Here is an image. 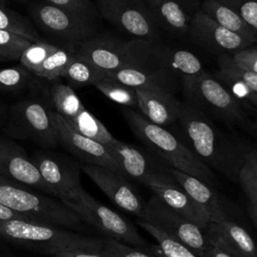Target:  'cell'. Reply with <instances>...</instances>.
<instances>
[{
    "instance_id": "19",
    "label": "cell",
    "mask_w": 257,
    "mask_h": 257,
    "mask_svg": "<svg viewBox=\"0 0 257 257\" xmlns=\"http://www.w3.org/2000/svg\"><path fill=\"white\" fill-rule=\"evenodd\" d=\"M204 231L210 244L237 257H257V245L253 237L237 220L209 222Z\"/></svg>"
},
{
    "instance_id": "12",
    "label": "cell",
    "mask_w": 257,
    "mask_h": 257,
    "mask_svg": "<svg viewBox=\"0 0 257 257\" xmlns=\"http://www.w3.org/2000/svg\"><path fill=\"white\" fill-rule=\"evenodd\" d=\"M112 157L118 162L125 176L148 187L180 186L168 173L165 166H161L144 150L113 139L105 146Z\"/></svg>"
},
{
    "instance_id": "20",
    "label": "cell",
    "mask_w": 257,
    "mask_h": 257,
    "mask_svg": "<svg viewBox=\"0 0 257 257\" xmlns=\"http://www.w3.org/2000/svg\"><path fill=\"white\" fill-rule=\"evenodd\" d=\"M136 92L138 107L141 113L150 121L164 127L177 121L182 101H179L172 91L137 88Z\"/></svg>"
},
{
    "instance_id": "45",
    "label": "cell",
    "mask_w": 257,
    "mask_h": 257,
    "mask_svg": "<svg viewBox=\"0 0 257 257\" xmlns=\"http://www.w3.org/2000/svg\"><path fill=\"white\" fill-rule=\"evenodd\" d=\"M8 115V106L0 99V130L4 126Z\"/></svg>"
},
{
    "instance_id": "14",
    "label": "cell",
    "mask_w": 257,
    "mask_h": 257,
    "mask_svg": "<svg viewBox=\"0 0 257 257\" xmlns=\"http://www.w3.org/2000/svg\"><path fill=\"white\" fill-rule=\"evenodd\" d=\"M81 171L121 210L145 220L147 202L127 178L105 167L82 164Z\"/></svg>"
},
{
    "instance_id": "8",
    "label": "cell",
    "mask_w": 257,
    "mask_h": 257,
    "mask_svg": "<svg viewBox=\"0 0 257 257\" xmlns=\"http://www.w3.org/2000/svg\"><path fill=\"white\" fill-rule=\"evenodd\" d=\"M61 202L82 221L100 232L103 237L112 238L140 249H149L152 246L143 239L134 223L95 200L82 187Z\"/></svg>"
},
{
    "instance_id": "47",
    "label": "cell",
    "mask_w": 257,
    "mask_h": 257,
    "mask_svg": "<svg viewBox=\"0 0 257 257\" xmlns=\"http://www.w3.org/2000/svg\"><path fill=\"white\" fill-rule=\"evenodd\" d=\"M0 257H14V255L10 252V250L7 247L0 244Z\"/></svg>"
},
{
    "instance_id": "41",
    "label": "cell",
    "mask_w": 257,
    "mask_h": 257,
    "mask_svg": "<svg viewBox=\"0 0 257 257\" xmlns=\"http://www.w3.org/2000/svg\"><path fill=\"white\" fill-rule=\"evenodd\" d=\"M229 56L239 66L257 73V49L246 47Z\"/></svg>"
},
{
    "instance_id": "25",
    "label": "cell",
    "mask_w": 257,
    "mask_h": 257,
    "mask_svg": "<svg viewBox=\"0 0 257 257\" xmlns=\"http://www.w3.org/2000/svg\"><path fill=\"white\" fill-rule=\"evenodd\" d=\"M201 11L224 28L236 33L250 44L257 41L256 34L231 8L217 0H203Z\"/></svg>"
},
{
    "instance_id": "48",
    "label": "cell",
    "mask_w": 257,
    "mask_h": 257,
    "mask_svg": "<svg viewBox=\"0 0 257 257\" xmlns=\"http://www.w3.org/2000/svg\"><path fill=\"white\" fill-rule=\"evenodd\" d=\"M247 102L250 103L251 105H253L255 108H257V92L252 91V92L250 93V95L248 96Z\"/></svg>"
},
{
    "instance_id": "1",
    "label": "cell",
    "mask_w": 257,
    "mask_h": 257,
    "mask_svg": "<svg viewBox=\"0 0 257 257\" xmlns=\"http://www.w3.org/2000/svg\"><path fill=\"white\" fill-rule=\"evenodd\" d=\"M177 137L206 166L237 181L247 150L223 135L211 119L187 101L181 102L177 121Z\"/></svg>"
},
{
    "instance_id": "27",
    "label": "cell",
    "mask_w": 257,
    "mask_h": 257,
    "mask_svg": "<svg viewBox=\"0 0 257 257\" xmlns=\"http://www.w3.org/2000/svg\"><path fill=\"white\" fill-rule=\"evenodd\" d=\"M218 79L223 83H238L244 87L257 92V73L239 66L228 54H223L218 60Z\"/></svg>"
},
{
    "instance_id": "16",
    "label": "cell",
    "mask_w": 257,
    "mask_h": 257,
    "mask_svg": "<svg viewBox=\"0 0 257 257\" xmlns=\"http://www.w3.org/2000/svg\"><path fill=\"white\" fill-rule=\"evenodd\" d=\"M166 169L180 187L205 211L210 222L235 220L238 215L235 206L213 186L168 165Z\"/></svg>"
},
{
    "instance_id": "3",
    "label": "cell",
    "mask_w": 257,
    "mask_h": 257,
    "mask_svg": "<svg viewBox=\"0 0 257 257\" xmlns=\"http://www.w3.org/2000/svg\"><path fill=\"white\" fill-rule=\"evenodd\" d=\"M0 239L48 255L73 249L103 250V238L18 219L0 222Z\"/></svg>"
},
{
    "instance_id": "30",
    "label": "cell",
    "mask_w": 257,
    "mask_h": 257,
    "mask_svg": "<svg viewBox=\"0 0 257 257\" xmlns=\"http://www.w3.org/2000/svg\"><path fill=\"white\" fill-rule=\"evenodd\" d=\"M93 86H95L102 94L113 102H116L124 107H138V96L136 89L121 83L107 74L97 80Z\"/></svg>"
},
{
    "instance_id": "29",
    "label": "cell",
    "mask_w": 257,
    "mask_h": 257,
    "mask_svg": "<svg viewBox=\"0 0 257 257\" xmlns=\"http://www.w3.org/2000/svg\"><path fill=\"white\" fill-rule=\"evenodd\" d=\"M136 223L154 237L165 257H203L185 244L170 237L165 232L161 231L147 221L138 219Z\"/></svg>"
},
{
    "instance_id": "22",
    "label": "cell",
    "mask_w": 257,
    "mask_h": 257,
    "mask_svg": "<svg viewBox=\"0 0 257 257\" xmlns=\"http://www.w3.org/2000/svg\"><path fill=\"white\" fill-rule=\"evenodd\" d=\"M150 190L169 207L202 229L210 222L205 211L180 186L152 187Z\"/></svg>"
},
{
    "instance_id": "2",
    "label": "cell",
    "mask_w": 257,
    "mask_h": 257,
    "mask_svg": "<svg viewBox=\"0 0 257 257\" xmlns=\"http://www.w3.org/2000/svg\"><path fill=\"white\" fill-rule=\"evenodd\" d=\"M122 115L133 134L168 166L194 176L211 186L217 184L213 171L206 166L182 141L166 127L158 125L131 107L122 108Z\"/></svg>"
},
{
    "instance_id": "18",
    "label": "cell",
    "mask_w": 257,
    "mask_h": 257,
    "mask_svg": "<svg viewBox=\"0 0 257 257\" xmlns=\"http://www.w3.org/2000/svg\"><path fill=\"white\" fill-rule=\"evenodd\" d=\"M188 33L196 43L218 53H234L251 45L236 33L215 22L201 10H198L190 19Z\"/></svg>"
},
{
    "instance_id": "40",
    "label": "cell",
    "mask_w": 257,
    "mask_h": 257,
    "mask_svg": "<svg viewBox=\"0 0 257 257\" xmlns=\"http://www.w3.org/2000/svg\"><path fill=\"white\" fill-rule=\"evenodd\" d=\"M54 6L62 8L64 10L83 15L92 19L98 17L99 13L96 5L91 0H43Z\"/></svg>"
},
{
    "instance_id": "7",
    "label": "cell",
    "mask_w": 257,
    "mask_h": 257,
    "mask_svg": "<svg viewBox=\"0 0 257 257\" xmlns=\"http://www.w3.org/2000/svg\"><path fill=\"white\" fill-rule=\"evenodd\" d=\"M186 101L206 115L230 126L245 125L247 118L242 103L216 77L207 72L182 79Z\"/></svg>"
},
{
    "instance_id": "31",
    "label": "cell",
    "mask_w": 257,
    "mask_h": 257,
    "mask_svg": "<svg viewBox=\"0 0 257 257\" xmlns=\"http://www.w3.org/2000/svg\"><path fill=\"white\" fill-rule=\"evenodd\" d=\"M104 75L105 73L75 54L74 59L68 65L62 77H64L67 84L74 89L85 85H93Z\"/></svg>"
},
{
    "instance_id": "21",
    "label": "cell",
    "mask_w": 257,
    "mask_h": 257,
    "mask_svg": "<svg viewBox=\"0 0 257 257\" xmlns=\"http://www.w3.org/2000/svg\"><path fill=\"white\" fill-rule=\"evenodd\" d=\"M156 62L160 70L170 77L179 76L181 80L204 72L200 59L186 50H173L165 47H156Z\"/></svg>"
},
{
    "instance_id": "38",
    "label": "cell",
    "mask_w": 257,
    "mask_h": 257,
    "mask_svg": "<svg viewBox=\"0 0 257 257\" xmlns=\"http://www.w3.org/2000/svg\"><path fill=\"white\" fill-rule=\"evenodd\" d=\"M31 41L19 34L0 29V61L19 59Z\"/></svg>"
},
{
    "instance_id": "36",
    "label": "cell",
    "mask_w": 257,
    "mask_h": 257,
    "mask_svg": "<svg viewBox=\"0 0 257 257\" xmlns=\"http://www.w3.org/2000/svg\"><path fill=\"white\" fill-rule=\"evenodd\" d=\"M103 252L108 257H165L158 244H152L149 249H140L108 237H103Z\"/></svg>"
},
{
    "instance_id": "37",
    "label": "cell",
    "mask_w": 257,
    "mask_h": 257,
    "mask_svg": "<svg viewBox=\"0 0 257 257\" xmlns=\"http://www.w3.org/2000/svg\"><path fill=\"white\" fill-rule=\"evenodd\" d=\"M57 48L58 46L40 40L31 42V44L21 54L19 58L20 63L34 74L43 61Z\"/></svg>"
},
{
    "instance_id": "24",
    "label": "cell",
    "mask_w": 257,
    "mask_h": 257,
    "mask_svg": "<svg viewBox=\"0 0 257 257\" xmlns=\"http://www.w3.org/2000/svg\"><path fill=\"white\" fill-rule=\"evenodd\" d=\"M106 74L135 89H165L171 91L172 78L156 69L125 67Z\"/></svg>"
},
{
    "instance_id": "51",
    "label": "cell",
    "mask_w": 257,
    "mask_h": 257,
    "mask_svg": "<svg viewBox=\"0 0 257 257\" xmlns=\"http://www.w3.org/2000/svg\"><path fill=\"white\" fill-rule=\"evenodd\" d=\"M5 4V1L4 0H0V5H4Z\"/></svg>"
},
{
    "instance_id": "10",
    "label": "cell",
    "mask_w": 257,
    "mask_h": 257,
    "mask_svg": "<svg viewBox=\"0 0 257 257\" xmlns=\"http://www.w3.org/2000/svg\"><path fill=\"white\" fill-rule=\"evenodd\" d=\"M31 15L44 31L74 47L96 35L95 19L64 10L45 1L33 5Z\"/></svg>"
},
{
    "instance_id": "32",
    "label": "cell",
    "mask_w": 257,
    "mask_h": 257,
    "mask_svg": "<svg viewBox=\"0 0 257 257\" xmlns=\"http://www.w3.org/2000/svg\"><path fill=\"white\" fill-rule=\"evenodd\" d=\"M237 182L250 205L257 206V150H247L238 172Z\"/></svg>"
},
{
    "instance_id": "34",
    "label": "cell",
    "mask_w": 257,
    "mask_h": 257,
    "mask_svg": "<svg viewBox=\"0 0 257 257\" xmlns=\"http://www.w3.org/2000/svg\"><path fill=\"white\" fill-rule=\"evenodd\" d=\"M33 73L24 66H12L0 69V91L18 93L33 83Z\"/></svg>"
},
{
    "instance_id": "6",
    "label": "cell",
    "mask_w": 257,
    "mask_h": 257,
    "mask_svg": "<svg viewBox=\"0 0 257 257\" xmlns=\"http://www.w3.org/2000/svg\"><path fill=\"white\" fill-rule=\"evenodd\" d=\"M50 98H25L8 107V115L2 131L13 139L28 141L42 149L59 146Z\"/></svg>"
},
{
    "instance_id": "35",
    "label": "cell",
    "mask_w": 257,
    "mask_h": 257,
    "mask_svg": "<svg viewBox=\"0 0 257 257\" xmlns=\"http://www.w3.org/2000/svg\"><path fill=\"white\" fill-rule=\"evenodd\" d=\"M0 29L19 34L31 42L40 40V36L31 23L18 13L0 5Z\"/></svg>"
},
{
    "instance_id": "4",
    "label": "cell",
    "mask_w": 257,
    "mask_h": 257,
    "mask_svg": "<svg viewBox=\"0 0 257 257\" xmlns=\"http://www.w3.org/2000/svg\"><path fill=\"white\" fill-rule=\"evenodd\" d=\"M0 204L28 221L82 232V220L55 197L0 177Z\"/></svg>"
},
{
    "instance_id": "5",
    "label": "cell",
    "mask_w": 257,
    "mask_h": 257,
    "mask_svg": "<svg viewBox=\"0 0 257 257\" xmlns=\"http://www.w3.org/2000/svg\"><path fill=\"white\" fill-rule=\"evenodd\" d=\"M156 45V42L145 39L124 42L109 36L94 35L79 43L75 47V54L105 74L125 67L159 70L155 60Z\"/></svg>"
},
{
    "instance_id": "49",
    "label": "cell",
    "mask_w": 257,
    "mask_h": 257,
    "mask_svg": "<svg viewBox=\"0 0 257 257\" xmlns=\"http://www.w3.org/2000/svg\"><path fill=\"white\" fill-rule=\"evenodd\" d=\"M181 4H182V6L185 8V6L186 7H189V6H191V5H193L194 4V0H178Z\"/></svg>"
},
{
    "instance_id": "23",
    "label": "cell",
    "mask_w": 257,
    "mask_h": 257,
    "mask_svg": "<svg viewBox=\"0 0 257 257\" xmlns=\"http://www.w3.org/2000/svg\"><path fill=\"white\" fill-rule=\"evenodd\" d=\"M159 25L171 33H188L189 21L185 8L178 0H144Z\"/></svg>"
},
{
    "instance_id": "11",
    "label": "cell",
    "mask_w": 257,
    "mask_h": 257,
    "mask_svg": "<svg viewBox=\"0 0 257 257\" xmlns=\"http://www.w3.org/2000/svg\"><path fill=\"white\" fill-rule=\"evenodd\" d=\"M145 221L201 256L210 245L204 229L173 210L154 194L147 202Z\"/></svg>"
},
{
    "instance_id": "50",
    "label": "cell",
    "mask_w": 257,
    "mask_h": 257,
    "mask_svg": "<svg viewBox=\"0 0 257 257\" xmlns=\"http://www.w3.org/2000/svg\"><path fill=\"white\" fill-rule=\"evenodd\" d=\"M253 127H254V131H255V135H256V137H257V121L254 123Z\"/></svg>"
},
{
    "instance_id": "15",
    "label": "cell",
    "mask_w": 257,
    "mask_h": 257,
    "mask_svg": "<svg viewBox=\"0 0 257 257\" xmlns=\"http://www.w3.org/2000/svg\"><path fill=\"white\" fill-rule=\"evenodd\" d=\"M54 117L59 146H62L67 152L83 162V164L105 167L126 177L118 162L112 157L105 146L77 133L56 111Z\"/></svg>"
},
{
    "instance_id": "52",
    "label": "cell",
    "mask_w": 257,
    "mask_h": 257,
    "mask_svg": "<svg viewBox=\"0 0 257 257\" xmlns=\"http://www.w3.org/2000/svg\"><path fill=\"white\" fill-rule=\"evenodd\" d=\"M16 1H25V0H16Z\"/></svg>"
},
{
    "instance_id": "43",
    "label": "cell",
    "mask_w": 257,
    "mask_h": 257,
    "mask_svg": "<svg viewBox=\"0 0 257 257\" xmlns=\"http://www.w3.org/2000/svg\"><path fill=\"white\" fill-rule=\"evenodd\" d=\"M203 257H237V256L218 246L210 244L206 249V251L204 252Z\"/></svg>"
},
{
    "instance_id": "44",
    "label": "cell",
    "mask_w": 257,
    "mask_h": 257,
    "mask_svg": "<svg viewBox=\"0 0 257 257\" xmlns=\"http://www.w3.org/2000/svg\"><path fill=\"white\" fill-rule=\"evenodd\" d=\"M14 219L26 220V221H28V219L25 218L24 216H22L21 214L16 213V212L12 211L11 209L5 207L4 205L0 204V222H3V221H10V220H14Z\"/></svg>"
},
{
    "instance_id": "9",
    "label": "cell",
    "mask_w": 257,
    "mask_h": 257,
    "mask_svg": "<svg viewBox=\"0 0 257 257\" xmlns=\"http://www.w3.org/2000/svg\"><path fill=\"white\" fill-rule=\"evenodd\" d=\"M99 15L117 29L156 42L159 24L144 0H96Z\"/></svg>"
},
{
    "instance_id": "42",
    "label": "cell",
    "mask_w": 257,
    "mask_h": 257,
    "mask_svg": "<svg viewBox=\"0 0 257 257\" xmlns=\"http://www.w3.org/2000/svg\"><path fill=\"white\" fill-rule=\"evenodd\" d=\"M54 257H108L103 250H86V249H73L67 251L55 252Z\"/></svg>"
},
{
    "instance_id": "46",
    "label": "cell",
    "mask_w": 257,
    "mask_h": 257,
    "mask_svg": "<svg viewBox=\"0 0 257 257\" xmlns=\"http://www.w3.org/2000/svg\"><path fill=\"white\" fill-rule=\"evenodd\" d=\"M248 212H249V216H250L253 224L255 225V227L257 229V206L250 205L249 209H248Z\"/></svg>"
},
{
    "instance_id": "28",
    "label": "cell",
    "mask_w": 257,
    "mask_h": 257,
    "mask_svg": "<svg viewBox=\"0 0 257 257\" xmlns=\"http://www.w3.org/2000/svg\"><path fill=\"white\" fill-rule=\"evenodd\" d=\"M66 121L77 133L100 143L103 146H106L114 139L104 124L85 107H83L73 118Z\"/></svg>"
},
{
    "instance_id": "39",
    "label": "cell",
    "mask_w": 257,
    "mask_h": 257,
    "mask_svg": "<svg viewBox=\"0 0 257 257\" xmlns=\"http://www.w3.org/2000/svg\"><path fill=\"white\" fill-rule=\"evenodd\" d=\"M234 10L257 36V0H217Z\"/></svg>"
},
{
    "instance_id": "13",
    "label": "cell",
    "mask_w": 257,
    "mask_h": 257,
    "mask_svg": "<svg viewBox=\"0 0 257 257\" xmlns=\"http://www.w3.org/2000/svg\"><path fill=\"white\" fill-rule=\"evenodd\" d=\"M30 159L53 196L60 201L69 198L81 188V165L70 157L44 149L30 156Z\"/></svg>"
},
{
    "instance_id": "17",
    "label": "cell",
    "mask_w": 257,
    "mask_h": 257,
    "mask_svg": "<svg viewBox=\"0 0 257 257\" xmlns=\"http://www.w3.org/2000/svg\"><path fill=\"white\" fill-rule=\"evenodd\" d=\"M0 177L53 196L30 156L22 147L3 137H0Z\"/></svg>"
},
{
    "instance_id": "26",
    "label": "cell",
    "mask_w": 257,
    "mask_h": 257,
    "mask_svg": "<svg viewBox=\"0 0 257 257\" xmlns=\"http://www.w3.org/2000/svg\"><path fill=\"white\" fill-rule=\"evenodd\" d=\"M49 98L54 110L65 120L73 118L84 107L74 89L68 84L58 81L51 84Z\"/></svg>"
},
{
    "instance_id": "33",
    "label": "cell",
    "mask_w": 257,
    "mask_h": 257,
    "mask_svg": "<svg viewBox=\"0 0 257 257\" xmlns=\"http://www.w3.org/2000/svg\"><path fill=\"white\" fill-rule=\"evenodd\" d=\"M74 57L75 49L58 47L43 61L34 75L48 80H55L58 77H62Z\"/></svg>"
}]
</instances>
